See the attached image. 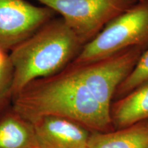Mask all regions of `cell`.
<instances>
[{
	"label": "cell",
	"instance_id": "8",
	"mask_svg": "<svg viewBox=\"0 0 148 148\" xmlns=\"http://www.w3.org/2000/svg\"><path fill=\"white\" fill-rule=\"evenodd\" d=\"M112 123L123 129L148 119V81L120 98L110 111Z\"/></svg>",
	"mask_w": 148,
	"mask_h": 148
},
{
	"label": "cell",
	"instance_id": "13",
	"mask_svg": "<svg viewBox=\"0 0 148 148\" xmlns=\"http://www.w3.org/2000/svg\"><path fill=\"white\" fill-rule=\"evenodd\" d=\"M138 1H148V0H138Z\"/></svg>",
	"mask_w": 148,
	"mask_h": 148
},
{
	"label": "cell",
	"instance_id": "2",
	"mask_svg": "<svg viewBox=\"0 0 148 148\" xmlns=\"http://www.w3.org/2000/svg\"><path fill=\"white\" fill-rule=\"evenodd\" d=\"M84 45L62 17H55L10 51L13 97L36 79L52 76L71 63Z\"/></svg>",
	"mask_w": 148,
	"mask_h": 148
},
{
	"label": "cell",
	"instance_id": "1",
	"mask_svg": "<svg viewBox=\"0 0 148 148\" xmlns=\"http://www.w3.org/2000/svg\"><path fill=\"white\" fill-rule=\"evenodd\" d=\"M12 108L31 123L42 116H54L100 132L112 124L110 112L66 68L29 82L14 96Z\"/></svg>",
	"mask_w": 148,
	"mask_h": 148
},
{
	"label": "cell",
	"instance_id": "12",
	"mask_svg": "<svg viewBox=\"0 0 148 148\" xmlns=\"http://www.w3.org/2000/svg\"><path fill=\"white\" fill-rule=\"evenodd\" d=\"M148 81V48L138 59L130 73L116 88L115 94L121 98Z\"/></svg>",
	"mask_w": 148,
	"mask_h": 148
},
{
	"label": "cell",
	"instance_id": "3",
	"mask_svg": "<svg viewBox=\"0 0 148 148\" xmlns=\"http://www.w3.org/2000/svg\"><path fill=\"white\" fill-rule=\"evenodd\" d=\"M134 47H148V1H137L84 45L71 62L80 64Z\"/></svg>",
	"mask_w": 148,
	"mask_h": 148
},
{
	"label": "cell",
	"instance_id": "4",
	"mask_svg": "<svg viewBox=\"0 0 148 148\" xmlns=\"http://www.w3.org/2000/svg\"><path fill=\"white\" fill-rule=\"evenodd\" d=\"M147 47H134L99 60L66 69L82 82L103 108L110 111V101L116 88L130 73Z\"/></svg>",
	"mask_w": 148,
	"mask_h": 148
},
{
	"label": "cell",
	"instance_id": "11",
	"mask_svg": "<svg viewBox=\"0 0 148 148\" xmlns=\"http://www.w3.org/2000/svg\"><path fill=\"white\" fill-rule=\"evenodd\" d=\"M14 69L8 53L0 49V114L12 106Z\"/></svg>",
	"mask_w": 148,
	"mask_h": 148
},
{
	"label": "cell",
	"instance_id": "10",
	"mask_svg": "<svg viewBox=\"0 0 148 148\" xmlns=\"http://www.w3.org/2000/svg\"><path fill=\"white\" fill-rule=\"evenodd\" d=\"M148 145V122L142 121L114 132L90 134L86 148H145Z\"/></svg>",
	"mask_w": 148,
	"mask_h": 148
},
{
	"label": "cell",
	"instance_id": "9",
	"mask_svg": "<svg viewBox=\"0 0 148 148\" xmlns=\"http://www.w3.org/2000/svg\"><path fill=\"white\" fill-rule=\"evenodd\" d=\"M0 148H37L34 125L12 106L0 114Z\"/></svg>",
	"mask_w": 148,
	"mask_h": 148
},
{
	"label": "cell",
	"instance_id": "5",
	"mask_svg": "<svg viewBox=\"0 0 148 148\" xmlns=\"http://www.w3.org/2000/svg\"><path fill=\"white\" fill-rule=\"evenodd\" d=\"M60 14L83 45L138 0H36Z\"/></svg>",
	"mask_w": 148,
	"mask_h": 148
},
{
	"label": "cell",
	"instance_id": "14",
	"mask_svg": "<svg viewBox=\"0 0 148 148\" xmlns=\"http://www.w3.org/2000/svg\"><path fill=\"white\" fill-rule=\"evenodd\" d=\"M145 148H148V145H147V147H146Z\"/></svg>",
	"mask_w": 148,
	"mask_h": 148
},
{
	"label": "cell",
	"instance_id": "7",
	"mask_svg": "<svg viewBox=\"0 0 148 148\" xmlns=\"http://www.w3.org/2000/svg\"><path fill=\"white\" fill-rule=\"evenodd\" d=\"M37 148H86L88 129L65 118L45 116L32 122Z\"/></svg>",
	"mask_w": 148,
	"mask_h": 148
},
{
	"label": "cell",
	"instance_id": "6",
	"mask_svg": "<svg viewBox=\"0 0 148 148\" xmlns=\"http://www.w3.org/2000/svg\"><path fill=\"white\" fill-rule=\"evenodd\" d=\"M56 14L26 0H0V49L10 51Z\"/></svg>",
	"mask_w": 148,
	"mask_h": 148
}]
</instances>
